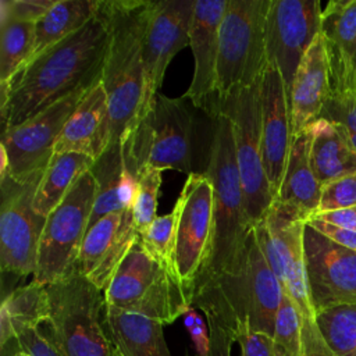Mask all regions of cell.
Returning <instances> with one entry per match:
<instances>
[{"mask_svg":"<svg viewBox=\"0 0 356 356\" xmlns=\"http://www.w3.org/2000/svg\"><path fill=\"white\" fill-rule=\"evenodd\" d=\"M108 46V25L103 11L79 31L28 61L1 86L4 128L15 127L79 89L102 82Z\"/></svg>","mask_w":356,"mask_h":356,"instance_id":"cell-1","label":"cell"},{"mask_svg":"<svg viewBox=\"0 0 356 356\" xmlns=\"http://www.w3.org/2000/svg\"><path fill=\"white\" fill-rule=\"evenodd\" d=\"M282 295L253 229L241 266L197 282L192 291V306L204 313L209 327L224 330L232 339L245 330L273 337Z\"/></svg>","mask_w":356,"mask_h":356,"instance_id":"cell-2","label":"cell"},{"mask_svg":"<svg viewBox=\"0 0 356 356\" xmlns=\"http://www.w3.org/2000/svg\"><path fill=\"white\" fill-rule=\"evenodd\" d=\"M154 1L103 0L108 46L102 74L110 117L111 142H122L134 129L143 103V49Z\"/></svg>","mask_w":356,"mask_h":356,"instance_id":"cell-3","label":"cell"},{"mask_svg":"<svg viewBox=\"0 0 356 356\" xmlns=\"http://www.w3.org/2000/svg\"><path fill=\"white\" fill-rule=\"evenodd\" d=\"M214 122L206 171L213 186V227L207 254L195 285L214 274L236 270L254 229L246 211L231 121L220 113Z\"/></svg>","mask_w":356,"mask_h":356,"instance_id":"cell-4","label":"cell"},{"mask_svg":"<svg viewBox=\"0 0 356 356\" xmlns=\"http://www.w3.org/2000/svg\"><path fill=\"white\" fill-rule=\"evenodd\" d=\"M49 341L60 356H114L106 318L104 291L76 270L46 285Z\"/></svg>","mask_w":356,"mask_h":356,"instance_id":"cell-5","label":"cell"},{"mask_svg":"<svg viewBox=\"0 0 356 356\" xmlns=\"http://www.w3.org/2000/svg\"><path fill=\"white\" fill-rule=\"evenodd\" d=\"M106 305L171 324L192 307V295L177 271L154 259L140 235L104 291Z\"/></svg>","mask_w":356,"mask_h":356,"instance_id":"cell-6","label":"cell"},{"mask_svg":"<svg viewBox=\"0 0 356 356\" xmlns=\"http://www.w3.org/2000/svg\"><path fill=\"white\" fill-rule=\"evenodd\" d=\"M193 115L185 97L156 93L145 115L121 142L125 170L138 181L150 167L191 174Z\"/></svg>","mask_w":356,"mask_h":356,"instance_id":"cell-7","label":"cell"},{"mask_svg":"<svg viewBox=\"0 0 356 356\" xmlns=\"http://www.w3.org/2000/svg\"><path fill=\"white\" fill-rule=\"evenodd\" d=\"M271 0H228L220 25L217 90L220 106L257 85L267 68L266 19Z\"/></svg>","mask_w":356,"mask_h":356,"instance_id":"cell-8","label":"cell"},{"mask_svg":"<svg viewBox=\"0 0 356 356\" xmlns=\"http://www.w3.org/2000/svg\"><path fill=\"white\" fill-rule=\"evenodd\" d=\"M96 192V179L88 171L49 214L39 242L38 267L33 281L50 285L76 270V261L82 241L89 228Z\"/></svg>","mask_w":356,"mask_h":356,"instance_id":"cell-9","label":"cell"},{"mask_svg":"<svg viewBox=\"0 0 356 356\" xmlns=\"http://www.w3.org/2000/svg\"><path fill=\"white\" fill-rule=\"evenodd\" d=\"M307 218L300 209L275 200L264 218L254 225V235L284 293L295 303L302 320H316L305 266L303 232Z\"/></svg>","mask_w":356,"mask_h":356,"instance_id":"cell-10","label":"cell"},{"mask_svg":"<svg viewBox=\"0 0 356 356\" xmlns=\"http://www.w3.org/2000/svg\"><path fill=\"white\" fill-rule=\"evenodd\" d=\"M220 113L225 114L232 125L235 157L246 211L252 224L256 225L275 202L263 163L260 82L222 102Z\"/></svg>","mask_w":356,"mask_h":356,"instance_id":"cell-11","label":"cell"},{"mask_svg":"<svg viewBox=\"0 0 356 356\" xmlns=\"http://www.w3.org/2000/svg\"><path fill=\"white\" fill-rule=\"evenodd\" d=\"M43 172L24 181L1 174L0 266L4 273L25 277L36 273L38 250L46 218L33 209V197Z\"/></svg>","mask_w":356,"mask_h":356,"instance_id":"cell-12","label":"cell"},{"mask_svg":"<svg viewBox=\"0 0 356 356\" xmlns=\"http://www.w3.org/2000/svg\"><path fill=\"white\" fill-rule=\"evenodd\" d=\"M90 89H79L25 122L4 128L1 136V174L24 181L43 172L54 154L56 142L67 121Z\"/></svg>","mask_w":356,"mask_h":356,"instance_id":"cell-13","label":"cell"},{"mask_svg":"<svg viewBox=\"0 0 356 356\" xmlns=\"http://www.w3.org/2000/svg\"><path fill=\"white\" fill-rule=\"evenodd\" d=\"M317 0H271L266 19L267 61L280 71L288 99L295 74L321 31Z\"/></svg>","mask_w":356,"mask_h":356,"instance_id":"cell-14","label":"cell"},{"mask_svg":"<svg viewBox=\"0 0 356 356\" xmlns=\"http://www.w3.org/2000/svg\"><path fill=\"white\" fill-rule=\"evenodd\" d=\"M174 207L178 210L175 268L192 295L207 254L213 227V186L206 172L188 175Z\"/></svg>","mask_w":356,"mask_h":356,"instance_id":"cell-15","label":"cell"},{"mask_svg":"<svg viewBox=\"0 0 356 356\" xmlns=\"http://www.w3.org/2000/svg\"><path fill=\"white\" fill-rule=\"evenodd\" d=\"M303 248L314 312L356 303V252L332 242L309 224L305 225Z\"/></svg>","mask_w":356,"mask_h":356,"instance_id":"cell-16","label":"cell"},{"mask_svg":"<svg viewBox=\"0 0 356 356\" xmlns=\"http://www.w3.org/2000/svg\"><path fill=\"white\" fill-rule=\"evenodd\" d=\"M195 3L196 0H167L153 4L143 49V103L136 122L145 115L154 95L159 93L165 70L174 56L191 43Z\"/></svg>","mask_w":356,"mask_h":356,"instance_id":"cell-17","label":"cell"},{"mask_svg":"<svg viewBox=\"0 0 356 356\" xmlns=\"http://www.w3.org/2000/svg\"><path fill=\"white\" fill-rule=\"evenodd\" d=\"M227 3L228 0H196L189 33L195 70L184 97L214 118L220 114L217 90L218 36Z\"/></svg>","mask_w":356,"mask_h":356,"instance_id":"cell-18","label":"cell"},{"mask_svg":"<svg viewBox=\"0 0 356 356\" xmlns=\"http://www.w3.org/2000/svg\"><path fill=\"white\" fill-rule=\"evenodd\" d=\"M260 107L263 163L277 199L293 135L288 93L280 71L273 64H267L260 81Z\"/></svg>","mask_w":356,"mask_h":356,"instance_id":"cell-19","label":"cell"},{"mask_svg":"<svg viewBox=\"0 0 356 356\" xmlns=\"http://www.w3.org/2000/svg\"><path fill=\"white\" fill-rule=\"evenodd\" d=\"M331 93L356 88V0H331L321 11Z\"/></svg>","mask_w":356,"mask_h":356,"instance_id":"cell-20","label":"cell"},{"mask_svg":"<svg viewBox=\"0 0 356 356\" xmlns=\"http://www.w3.org/2000/svg\"><path fill=\"white\" fill-rule=\"evenodd\" d=\"M328 60L321 32L306 51L293 78L289 93L292 135L296 136L320 118L330 99Z\"/></svg>","mask_w":356,"mask_h":356,"instance_id":"cell-21","label":"cell"},{"mask_svg":"<svg viewBox=\"0 0 356 356\" xmlns=\"http://www.w3.org/2000/svg\"><path fill=\"white\" fill-rule=\"evenodd\" d=\"M111 143V117L106 90L99 82L67 121L54 154L75 152L97 160Z\"/></svg>","mask_w":356,"mask_h":356,"instance_id":"cell-22","label":"cell"},{"mask_svg":"<svg viewBox=\"0 0 356 356\" xmlns=\"http://www.w3.org/2000/svg\"><path fill=\"white\" fill-rule=\"evenodd\" d=\"M110 338L121 356H172L160 321L106 305Z\"/></svg>","mask_w":356,"mask_h":356,"instance_id":"cell-23","label":"cell"},{"mask_svg":"<svg viewBox=\"0 0 356 356\" xmlns=\"http://www.w3.org/2000/svg\"><path fill=\"white\" fill-rule=\"evenodd\" d=\"M310 164L317 181L323 185L356 172V152L343 131L325 118L309 125Z\"/></svg>","mask_w":356,"mask_h":356,"instance_id":"cell-24","label":"cell"},{"mask_svg":"<svg viewBox=\"0 0 356 356\" xmlns=\"http://www.w3.org/2000/svg\"><path fill=\"white\" fill-rule=\"evenodd\" d=\"M309 127L293 136L284 178L275 200L292 204L309 217L317 213L321 197V184L317 181L310 164Z\"/></svg>","mask_w":356,"mask_h":356,"instance_id":"cell-25","label":"cell"},{"mask_svg":"<svg viewBox=\"0 0 356 356\" xmlns=\"http://www.w3.org/2000/svg\"><path fill=\"white\" fill-rule=\"evenodd\" d=\"M49 321V293L43 284L32 281L11 291L0 307V343L6 346L29 330Z\"/></svg>","mask_w":356,"mask_h":356,"instance_id":"cell-26","label":"cell"},{"mask_svg":"<svg viewBox=\"0 0 356 356\" xmlns=\"http://www.w3.org/2000/svg\"><path fill=\"white\" fill-rule=\"evenodd\" d=\"M95 161L92 157L75 152L53 154L36 188L33 197L35 211L47 218L63 202L74 184L85 172L90 171Z\"/></svg>","mask_w":356,"mask_h":356,"instance_id":"cell-27","label":"cell"},{"mask_svg":"<svg viewBox=\"0 0 356 356\" xmlns=\"http://www.w3.org/2000/svg\"><path fill=\"white\" fill-rule=\"evenodd\" d=\"M103 0H56L36 22L35 42L29 61L85 26L100 10Z\"/></svg>","mask_w":356,"mask_h":356,"instance_id":"cell-28","label":"cell"},{"mask_svg":"<svg viewBox=\"0 0 356 356\" xmlns=\"http://www.w3.org/2000/svg\"><path fill=\"white\" fill-rule=\"evenodd\" d=\"M90 172L96 179L97 192L89 220V228L100 218L128 209L122 203V186L125 181L122 143L111 142L106 152L95 161Z\"/></svg>","mask_w":356,"mask_h":356,"instance_id":"cell-29","label":"cell"},{"mask_svg":"<svg viewBox=\"0 0 356 356\" xmlns=\"http://www.w3.org/2000/svg\"><path fill=\"white\" fill-rule=\"evenodd\" d=\"M35 22L6 14L0 17V85H7L29 61L35 42Z\"/></svg>","mask_w":356,"mask_h":356,"instance_id":"cell-30","label":"cell"},{"mask_svg":"<svg viewBox=\"0 0 356 356\" xmlns=\"http://www.w3.org/2000/svg\"><path fill=\"white\" fill-rule=\"evenodd\" d=\"M316 324L335 356H356V303L317 312Z\"/></svg>","mask_w":356,"mask_h":356,"instance_id":"cell-31","label":"cell"},{"mask_svg":"<svg viewBox=\"0 0 356 356\" xmlns=\"http://www.w3.org/2000/svg\"><path fill=\"white\" fill-rule=\"evenodd\" d=\"M122 221L121 213H111L95 222L85 234L81 245L76 271L90 278L107 259Z\"/></svg>","mask_w":356,"mask_h":356,"instance_id":"cell-32","label":"cell"},{"mask_svg":"<svg viewBox=\"0 0 356 356\" xmlns=\"http://www.w3.org/2000/svg\"><path fill=\"white\" fill-rule=\"evenodd\" d=\"M271 338L275 356H300L302 316L295 303L285 293L277 310Z\"/></svg>","mask_w":356,"mask_h":356,"instance_id":"cell-33","label":"cell"},{"mask_svg":"<svg viewBox=\"0 0 356 356\" xmlns=\"http://www.w3.org/2000/svg\"><path fill=\"white\" fill-rule=\"evenodd\" d=\"M178 210L174 207L171 213L157 216L147 231L140 235L149 253L168 268H175V236H177Z\"/></svg>","mask_w":356,"mask_h":356,"instance_id":"cell-34","label":"cell"},{"mask_svg":"<svg viewBox=\"0 0 356 356\" xmlns=\"http://www.w3.org/2000/svg\"><path fill=\"white\" fill-rule=\"evenodd\" d=\"M161 171L156 168H145L138 177V188L132 203V216L139 235L145 234L157 217L159 193L161 188Z\"/></svg>","mask_w":356,"mask_h":356,"instance_id":"cell-35","label":"cell"},{"mask_svg":"<svg viewBox=\"0 0 356 356\" xmlns=\"http://www.w3.org/2000/svg\"><path fill=\"white\" fill-rule=\"evenodd\" d=\"M320 118L338 125L356 152V88L341 93H331Z\"/></svg>","mask_w":356,"mask_h":356,"instance_id":"cell-36","label":"cell"},{"mask_svg":"<svg viewBox=\"0 0 356 356\" xmlns=\"http://www.w3.org/2000/svg\"><path fill=\"white\" fill-rule=\"evenodd\" d=\"M355 206H356V172L348 174L345 177H341L338 179H334L323 185L320 206L317 213L349 209Z\"/></svg>","mask_w":356,"mask_h":356,"instance_id":"cell-37","label":"cell"},{"mask_svg":"<svg viewBox=\"0 0 356 356\" xmlns=\"http://www.w3.org/2000/svg\"><path fill=\"white\" fill-rule=\"evenodd\" d=\"M54 0H1L0 14L36 24L54 6Z\"/></svg>","mask_w":356,"mask_h":356,"instance_id":"cell-38","label":"cell"},{"mask_svg":"<svg viewBox=\"0 0 356 356\" xmlns=\"http://www.w3.org/2000/svg\"><path fill=\"white\" fill-rule=\"evenodd\" d=\"M239 346L238 356H275L273 338L268 334L245 330L234 338Z\"/></svg>","mask_w":356,"mask_h":356,"instance_id":"cell-39","label":"cell"},{"mask_svg":"<svg viewBox=\"0 0 356 356\" xmlns=\"http://www.w3.org/2000/svg\"><path fill=\"white\" fill-rule=\"evenodd\" d=\"M300 356H335L320 334L316 320H302Z\"/></svg>","mask_w":356,"mask_h":356,"instance_id":"cell-40","label":"cell"},{"mask_svg":"<svg viewBox=\"0 0 356 356\" xmlns=\"http://www.w3.org/2000/svg\"><path fill=\"white\" fill-rule=\"evenodd\" d=\"M15 342L21 350L28 352L31 356H60L49 338L38 328L24 332Z\"/></svg>","mask_w":356,"mask_h":356,"instance_id":"cell-41","label":"cell"},{"mask_svg":"<svg viewBox=\"0 0 356 356\" xmlns=\"http://www.w3.org/2000/svg\"><path fill=\"white\" fill-rule=\"evenodd\" d=\"M306 224L313 227L316 231H318L332 242L356 252V231L342 228L334 224H328L316 218H307Z\"/></svg>","mask_w":356,"mask_h":356,"instance_id":"cell-42","label":"cell"},{"mask_svg":"<svg viewBox=\"0 0 356 356\" xmlns=\"http://www.w3.org/2000/svg\"><path fill=\"white\" fill-rule=\"evenodd\" d=\"M309 218H316L328 224H334L342 228H348L352 231H356V206L349 209H341L334 211H325V213H317Z\"/></svg>","mask_w":356,"mask_h":356,"instance_id":"cell-43","label":"cell"},{"mask_svg":"<svg viewBox=\"0 0 356 356\" xmlns=\"http://www.w3.org/2000/svg\"><path fill=\"white\" fill-rule=\"evenodd\" d=\"M186 328L191 334L196 356H210V332L203 320L196 314L195 323Z\"/></svg>","mask_w":356,"mask_h":356,"instance_id":"cell-44","label":"cell"},{"mask_svg":"<svg viewBox=\"0 0 356 356\" xmlns=\"http://www.w3.org/2000/svg\"><path fill=\"white\" fill-rule=\"evenodd\" d=\"M210 356H232L234 339L224 330L210 325Z\"/></svg>","mask_w":356,"mask_h":356,"instance_id":"cell-45","label":"cell"},{"mask_svg":"<svg viewBox=\"0 0 356 356\" xmlns=\"http://www.w3.org/2000/svg\"><path fill=\"white\" fill-rule=\"evenodd\" d=\"M13 356H31V355H29L28 352H25V350H21V349H19V350H17Z\"/></svg>","mask_w":356,"mask_h":356,"instance_id":"cell-46","label":"cell"},{"mask_svg":"<svg viewBox=\"0 0 356 356\" xmlns=\"http://www.w3.org/2000/svg\"><path fill=\"white\" fill-rule=\"evenodd\" d=\"M114 356H121V355H120L118 352H115V355H114Z\"/></svg>","mask_w":356,"mask_h":356,"instance_id":"cell-47","label":"cell"},{"mask_svg":"<svg viewBox=\"0 0 356 356\" xmlns=\"http://www.w3.org/2000/svg\"><path fill=\"white\" fill-rule=\"evenodd\" d=\"M186 356H189V355H186Z\"/></svg>","mask_w":356,"mask_h":356,"instance_id":"cell-48","label":"cell"}]
</instances>
